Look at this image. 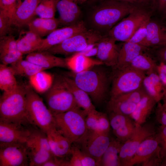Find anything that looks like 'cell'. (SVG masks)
<instances>
[{
	"label": "cell",
	"instance_id": "obj_1",
	"mask_svg": "<svg viewBox=\"0 0 166 166\" xmlns=\"http://www.w3.org/2000/svg\"><path fill=\"white\" fill-rule=\"evenodd\" d=\"M102 65L95 66L80 73L70 72L66 73V76L72 78L96 105L101 104L106 99L111 78V76Z\"/></svg>",
	"mask_w": 166,
	"mask_h": 166
},
{
	"label": "cell",
	"instance_id": "obj_2",
	"mask_svg": "<svg viewBox=\"0 0 166 166\" xmlns=\"http://www.w3.org/2000/svg\"><path fill=\"white\" fill-rule=\"evenodd\" d=\"M136 7L115 0H105L92 10L89 22L93 29L107 33Z\"/></svg>",
	"mask_w": 166,
	"mask_h": 166
},
{
	"label": "cell",
	"instance_id": "obj_3",
	"mask_svg": "<svg viewBox=\"0 0 166 166\" xmlns=\"http://www.w3.org/2000/svg\"><path fill=\"white\" fill-rule=\"evenodd\" d=\"M0 121L31 124L28 118L25 86L18 84L14 89L3 92L0 99Z\"/></svg>",
	"mask_w": 166,
	"mask_h": 166
},
{
	"label": "cell",
	"instance_id": "obj_4",
	"mask_svg": "<svg viewBox=\"0 0 166 166\" xmlns=\"http://www.w3.org/2000/svg\"><path fill=\"white\" fill-rule=\"evenodd\" d=\"M86 115L84 111L79 107L54 115L56 128L73 144L79 140L87 130L85 120Z\"/></svg>",
	"mask_w": 166,
	"mask_h": 166
},
{
	"label": "cell",
	"instance_id": "obj_5",
	"mask_svg": "<svg viewBox=\"0 0 166 166\" xmlns=\"http://www.w3.org/2000/svg\"><path fill=\"white\" fill-rule=\"evenodd\" d=\"M25 87L29 121L31 124L46 133L55 127L54 116L30 86Z\"/></svg>",
	"mask_w": 166,
	"mask_h": 166
},
{
	"label": "cell",
	"instance_id": "obj_6",
	"mask_svg": "<svg viewBox=\"0 0 166 166\" xmlns=\"http://www.w3.org/2000/svg\"><path fill=\"white\" fill-rule=\"evenodd\" d=\"M146 75L144 72L130 65L112 69L110 97L129 93L141 87Z\"/></svg>",
	"mask_w": 166,
	"mask_h": 166
},
{
	"label": "cell",
	"instance_id": "obj_7",
	"mask_svg": "<svg viewBox=\"0 0 166 166\" xmlns=\"http://www.w3.org/2000/svg\"><path fill=\"white\" fill-rule=\"evenodd\" d=\"M45 93L48 107L53 115L78 107L61 75L54 76L51 87Z\"/></svg>",
	"mask_w": 166,
	"mask_h": 166
},
{
	"label": "cell",
	"instance_id": "obj_8",
	"mask_svg": "<svg viewBox=\"0 0 166 166\" xmlns=\"http://www.w3.org/2000/svg\"><path fill=\"white\" fill-rule=\"evenodd\" d=\"M150 19L149 13L145 8L136 7L107 34L116 41L127 42L138 29Z\"/></svg>",
	"mask_w": 166,
	"mask_h": 166
},
{
	"label": "cell",
	"instance_id": "obj_9",
	"mask_svg": "<svg viewBox=\"0 0 166 166\" xmlns=\"http://www.w3.org/2000/svg\"><path fill=\"white\" fill-rule=\"evenodd\" d=\"M103 36L101 33L96 30L87 29L73 35L46 51L54 55H71L81 52L89 45L98 42Z\"/></svg>",
	"mask_w": 166,
	"mask_h": 166
},
{
	"label": "cell",
	"instance_id": "obj_10",
	"mask_svg": "<svg viewBox=\"0 0 166 166\" xmlns=\"http://www.w3.org/2000/svg\"><path fill=\"white\" fill-rule=\"evenodd\" d=\"M160 147L156 133L146 139L141 144L126 166H161Z\"/></svg>",
	"mask_w": 166,
	"mask_h": 166
},
{
	"label": "cell",
	"instance_id": "obj_11",
	"mask_svg": "<svg viewBox=\"0 0 166 166\" xmlns=\"http://www.w3.org/2000/svg\"><path fill=\"white\" fill-rule=\"evenodd\" d=\"M157 129L151 124H136L134 132L130 137L122 143L121 147L119 156L121 166H126L141 144L148 137L155 134Z\"/></svg>",
	"mask_w": 166,
	"mask_h": 166
},
{
	"label": "cell",
	"instance_id": "obj_12",
	"mask_svg": "<svg viewBox=\"0 0 166 166\" xmlns=\"http://www.w3.org/2000/svg\"><path fill=\"white\" fill-rule=\"evenodd\" d=\"M110 140L109 133H101L87 129L74 143L81 150L95 159L99 166L101 157Z\"/></svg>",
	"mask_w": 166,
	"mask_h": 166
},
{
	"label": "cell",
	"instance_id": "obj_13",
	"mask_svg": "<svg viewBox=\"0 0 166 166\" xmlns=\"http://www.w3.org/2000/svg\"><path fill=\"white\" fill-rule=\"evenodd\" d=\"M147 93L143 85L134 91L110 97L107 104V110L109 113L130 117L138 103Z\"/></svg>",
	"mask_w": 166,
	"mask_h": 166
},
{
	"label": "cell",
	"instance_id": "obj_14",
	"mask_svg": "<svg viewBox=\"0 0 166 166\" xmlns=\"http://www.w3.org/2000/svg\"><path fill=\"white\" fill-rule=\"evenodd\" d=\"M29 166L26 143L0 144V166Z\"/></svg>",
	"mask_w": 166,
	"mask_h": 166
},
{
	"label": "cell",
	"instance_id": "obj_15",
	"mask_svg": "<svg viewBox=\"0 0 166 166\" xmlns=\"http://www.w3.org/2000/svg\"><path fill=\"white\" fill-rule=\"evenodd\" d=\"M32 125L0 121V144L26 142Z\"/></svg>",
	"mask_w": 166,
	"mask_h": 166
},
{
	"label": "cell",
	"instance_id": "obj_16",
	"mask_svg": "<svg viewBox=\"0 0 166 166\" xmlns=\"http://www.w3.org/2000/svg\"><path fill=\"white\" fill-rule=\"evenodd\" d=\"M87 29L82 21L69 26L57 29L49 34L42 42L37 51H46L73 35Z\"/></svg>",
	"mask_w": 166,
	"mask_h": 166
},
{
	"label": "cell",
	"instance_id": "obj_17",
	"mask_svg": "<svg viewBox=\"0 0 166 166\" xmlns=\"http://www.w3.org/2000/svg\"><path fill=\"white\" fill-rule=\"evenodd\" d=\"M116 41L107 34L103 35L98 43L96 57L103 64L112 68L117 62L120 49Z\"/></svg>",
	"mask_w": 166,
	"mask_h": 166
},
{
	"label": "cell",
	"instance_id": "obj_18",
	"mask_svg": "<svg viewBox=\"0 0 166 166\" xmlns=\"http://www.w3.org/2000/svg\"><path fill=\"white\" fill-rule=\"evenodd\" d=\"M42 0H18L12 19L13 26L21 27L27 24L36 15V9Z\"/></svg>",
	"mask_w": 166,
	"mask_h": 166
},
{
	"label": "cell",
	"instance_id": "obj_19",
	"mask_svg": "<svg viewBox=\"0 0 166 166\" xmlns=\"http://www.w3.org/2000/svg\"><path fill=\"white\" fill-rule=\"evenodd\" d=\"M77 4L73 0H56V8L59 14V25L69 26L80 21L81 11Z\"/></svg>",
	"mask_w": 166,
	"mask_h": 166
},
{
	"label": "cell",
	"instance_id": "obj_20",
	"mask_svg": "<svg viewBox=\"0 0 166 166\" xmlns=\"http://www.w3.org/2000/svg\"><path fill=\"white\" fill-rule=\"evenodd\" d=\"M0 59L2 63L10 65L23 58L17 47L16 40L9 34L0 37Z\"/></svg>",
	"mask_w": 166,
	"mask_h": 166
},
{
	"label": "cell",
	"instance_id": "obj_21",
	"mask_svg": "<svg viewBox=\"0 0 166 166\" xmlns=\"http://www.w3.org/2000/svg\"><path fill=\"white\" fill-rule=\"evenodd\" d=\"M51 151L53 156L63 158L71 154L73 143L54 127L46 133Z\"/></svg>",
	"mask_w": 166,
	"mask_h": 166
},
{
	"label": "cell",
	"instance_id": "obj_22",
	"mask_svg": "<svg viewBox=\"0 0 166 166\" xmlns=\"http://www.w3.org/2000/svg\"><path fill=\"white\" fill-rule=\"evenodd\" d=\"M26 59L45 70L54 67L67 68L65 58L55 56L47 51L27 54Z\"/></svg>",
	"mask_w": 166,
	"mask_h": 166
},
{
	"label": "cell",
	"instance_id": "obj_23",
	"mask_svg": "<svg viewBox=\"0 0 166 166\" xmlns=\"http://www.w3.org/2000/svg\"><path fill=\"white\" fill-rule=\"evenodd\" d=\"M65 60L67 68L74 73H80L95 66L103 65L98 59L87 56L81 52L73 54Z\"/></svg>",
	"mask_w": 166,
	"mask_h": 166
},
{
	"label": "cell",
	"instance_id": "obj_24",
	"mask_svg": "<svg viewBox=\"0 0 166 166\" xmlns=\"http://www.w3.org/2000/svg\"><path fill=\"white\" fill-rule=\"evenodd\" d=\"M62 78L72 93L77 106L87 114L95 109L88 94L79 87L73 79L66 76L62 75Z\"/></svg>",
	"mask_w": 166,
	"mask_h": 166
},
{
	"label": "cell",
	"instance_id": "obj_25",
	"mask_svg": "<svg viewBox=\"0 0 166 166\" xmlns=\"http://www.w3.org/2000/svg\"><path fill=\"white\" fill-rule=\"evenodd\" d=\"M148 47L128 42H124L119 49L117 63L112 69L130 65L139 55L144 52Z\"/></svg>",
	"mask_w": 166,
	"mask_h": 166
},
{
	"label": "cell",
	"instance_id": "obj_26",
	"mask_svg": "<svg viewBox=\"0 0 166 166\" xmlns=\"http://www.w3.org/2000/svg\"><path fill=\"white\" fill-rule=\"evenodd\" d=\"M147 35L141 45L147 47L166 44V34L157 22L149 19L145 24Z\"/></svg>",
	"mask_w": 166,
	"mask_h": 166
},
{
	"label": "cell",
	"instance_id": "obj_27",
	"mask_svg": "<svg viewBox=\"0 0 166 166\" xmlns=\"http://www.w3.org/2000/svg\"><path fill=\"white\" fill-rule=\"evenodd\" d=\"M156 104L155 100L147 93L138 103L130 117L135 124H144Z\"/></svg>",
	"mask_w": 166,
	"mask_h": 166
},
{
	"label": "cell",
	"instance_id": "obj_28",
	"mask_svg": "<svg viewBox=\"0 0 166 166\" xmlns=\"http://www.w3.org/2000/svg\"><path fill=\"white\" fill-rule=\"evenodd\" d=\"M143 85L147 93L152 97L157 103L162 100L166 90V86L162 83L156 73L146 75Z\"/></svg>",
	"mask_w": 166,
	"mask_h": 166
},
{
	"label": "cell",
	"instance_id": "obj_29",
	"mask_svg": "<svg viewBox=\"0 0 166 166\" xmlns=\"http://www.w3.org/2000/svg\"><path fill=\"white\" fill-rule=\"evenodd\" d=\"M59 25L58 19L39 17L33 19L28 24L30 30L41 37L47 36Z\"/></svg>",
	"mask_w": 166,
	"mask_h": 166
},
{
	"label": "cell",
	"instance_id": "obj_30",
	"mask_svg": "<svg viewBox=\"0 0 166 166\" xmlns=\"http://www.w3.org/2000/svg\"><path fill=\"white\" fill-rule=\"evenodd\" d=\"M54 76L45 70L39 72L29 77L30 86L38 93H45L51 87Z\"/></svg>",
	"mask_w": 166,
	"mask_h": 166
},
{
	"label": "cell",
	"instance_id": "obj_31",
	"mask_svg": "<svg viewBox=\"0 0 166 166\" xmlns=\"http://www.w3.org/2000/svg\"><path fill=\"white\" fill-rule=\"evenodd\" d=\"M122 143L117 138H111L109 145L101 157L99 166H121L119 155Z\"/></svg>",
	"mask_w": 166,
	"mask_h": 166
},
{
	"label": "cell",
	"instance_id": "obj_32",
	"mask_svg": "<svg viewBox=\"0 0 166 166\" xmlns=\"http://www.w3.org/2000/svg\"><path fill=\"white\" fill-rule=\"evenodd\" d=\"M30 166H42L53 156L52 153L29 141L26 142Z\"/></svg>",
	"mask_w": 166,
	"mask_h": 166
},
{
	"label": "cell",
	"instance_id": "obj_33",
	"mask_svg": "<svg viewBox=\"0 0 166 166\" xmlns=\"http://www.w3.org/2000/svg\"><path fill=\"white\" fill-rule=\"evenodd\" d=\"M15 76L10 66L0 64V89L3 92L11 91L18 86Z\"/></svg>",
	"mask_w": 166,
	"mask_h": 166
},
{
	"label": "cell",
	"instance_id": "obj_34",
	"mask_svg": "<svg viewBox=\"0 0 166 166\" xmlns=\"http://www.w3.org/2000/svg\"><path fill=\"white\" fill-rule=\"evenodd\" d=\"M157 65L155 60L144 52L137 56L130 64L132 66L144 72L146 75L157 73Z\"/></svg>",
	"mask_w": 166,
	"mask_h": 166
},
{
	"label": "cell",
	"instance_id": "obj_35",
	"mask_svg": "<svg viewBox=\"0 0 166 166\" xmlns=\"http://www.w3.org/2000/svg\"><path fill=\"white\" fill-rule=\"evenodd\" d=\"M15 75L28 78L41 71L44 69L23 58L10 65Z\"/></svg>",
	"mask_w": 166,
	"mask_h": 166
},
{
	"label": "cell",
	"instance_id": "obj_36",
	"mask_svg": "<svg viewBox=\"0 0 166 166\" xmlns=\"http://www.w3.org/2000/svg\"><path fill=\"white\" fill-rule=\"evenodd\" d=\"M70 160L68 166H96L98 164L93 158L81 150L76 145H72Z\"/></svg>",
	"mask_w": 166,
	"mask_h": 166
},
{
	"label": "cell",
	"instance_id": "obj_37",
	"mask_svg": "<svg viewBox=\"0 0 166 166\" xmlns=\"http://www.w3.org/2000/svg\"><path fill=\"white\" fill-rule=\"evenodd\" d=\"M56 1L42 0L36 9V15L42 18H54L56 10Z\"/></svg>",
	"mask_w": 166,
	"mask_h": 166
},
{
	"label": "cell",
	"instance_id": "obj_38",
	"mask_svg": "<svg viewBox=\"0 0 166 166\" xmlns=\"http://www.w3.org/2000/svg\"><path fill=\"white\" fill-rule=\"evenodd\" d=\"M16 42L18 49L23 55L37 51L41 45L22 36L17 39Z\"/></svg>",
	"mask_w": 166,
	"mask_h": 166
},
{
	"label": "cell",
	"instance_id": "obj_39",
	"mask_svg": "<svg viewBox=\"0 0 166 166\" xmlns=\"http://www.w3.org/2000/svg\"><path fill=\"white\" fill-rule=\"evenodd\" d=\"M156 134L160 147L161 166H166V126L160 125L157 128Z\"/></svg>",
	"mask_w": 166,
	"mask_h": 166
},
{
	"label": "cell",
	"instance_id": "obj_40",
	"mask_svg": "<svg viewBox=\"0 0 166 166\" xmlns=\"http://www.w3.org/2000/svg\"><path fill=\"white\" fill-rule=\"evenodd\" d=\"M18 0H0V11L13 17Z\"/></svg>",
	"mask_w": 166,
	"mask_h": 166
},
{
	"label": "cell",
	"instance_id": "obj_41",
	"mask_svg": "<svg viewBox=\"0 0 166 166\" xmlns=\"http://www.w3.org/2000/svg\"><path fill=\"white\" fill-rule=\"evenodd\" d=\"M12 26L11 18L0 11V37L7 35L11 31Z\"/></svg>",
	"mask_w": 166,
	"mask_h": 166
},
{
	"label": "cell",
	"instance_id": "obj_42",
	"mask_svg": "<svg viewBox=\"0 0 166 166\" xmlns=\"http://www.w3.org/2000/svg\"><path fill=\"white\" fill-rule=\"evenodd\" d=\"M101 113L95 109L87 114L85 118L87 129L95 131Z\"/></svg>",
	"mask_w": 166,
	"mask_h": 166
},
{
	"label": "cell",
	"instance_id": "obj_43",
	"mask_svg": "<svg viewBox=\"0 0 166 166\" xmlns=\"http://www.w3.org/2000/svg\"><path fill=\"white\" fill-rule=\"evenodd\" d=\"M110 127L109 118L107 114L101 112L96 129L94 131L101 133L108 134L109 133Z\"/></svg>",
	"mask_w": 166,
	"mask_h": 166
},
{
	"label": "cell",
	"instance_id": "obj_44",
	"mask_svg": "<svg viewBox=\"0 0 166 166\" xmlns=\"http://www.w3.org/2000/svg\"><path fill=\"white\" fill-rule=\"evenodd\" d=\"M146 23L138 29L127 42L141 45L145 39L147 35Z\"/></svg>",
	"mask_w": 166,
	"mask_h": 166
},
{
	"label": "cell",
	"instance_id": "obj_45",
	"mask_svg": "<svg viewBox=\"0 0 166 166\" xmlns=\"http://www.w3.org/2000/svg\"><path fill=\"white\" fill-rule=\"evenodd\" d=\"M156 118L160 125L166 126V104L157 103L155 110Z\"/></svg>",
	"mask_w": 166,
	"mask_h": 166
},
{
	"label": "cell",
	"instance_id": "obj_46",
	"mask_svg": "<svg viewBox=\"0 0 166 166\" xmlns=\"http://www.w3.org/2000/svg\"><path fill=\"white\" fill-rule=\"evenodd\" d=\"M128 3L135 6L145 8L149 5L153 6V0H115Z\"/></svg>",
	"mask_w": 166,
	"mask_h": 166
},
{
	"label": "cell",
	"instance_id": "obj_47",
	"mask_svg": "<svg viewBox=\"0 0 166 166\" xmlns=\"http://www.w3.org/2000/svg\"><path fill=\"white\" fill-rule=\"evenodd\" d=\"M61 159L53 156L42 166H68V161H64Z\"/></svg>",
	"mask_w": 166,
	"mask_h": 166
},
{
	"label": "cell",
	"instance_id": "obj_48",
	"mask_svg": "<svg viewBox=\"0 0 166 166\" xmlns=\"http://www.w3.org/2000/svg\"><path fill=\"white\" fill-rule=\"evenodd\" d=\"M157 73L162 83L166 86V64L161 62L158 64Z\"/></svg>",
	"mask_w": 166,
	"mask_h": 166
},
{
	"label": "cell",
	"instance_id": "obj_49",
	"mask_svg": "<svg viewBox=\"0 0 166 166\" xmlns=\"http://www.w3.org/2000/svg\"><path fill=\"white\" fill-rule=\"evenodd\" d=\"M98 42L91 44L81 52L85 55L91 57L96 56L98 49Z\"/></svg>",
	"mask_w": 166,
	"mask_h": 166
},
{
	"label": "cell",
	"instance_id": "obj_50",
	"mask_svg": "<svg viewBox=\"0 0 166 166\" xmlns=\"http://www.w3.org/2000/svg\"><path fill=\"white\" fill-rule=\"evenodd\" d=\"M161 46L156 53L157 58L159 62L166 64V44Z\"/></svg>",
	"mask_w": 166,
	"mask_h": 166
},
{
	"label": "cell",
	"instance_id": "obj_51",
	"mask_svg": "<svg viewBox=\"0 0 166 166\" xmlns=\"http://www.w3.org/2000/svg\"><path fill=\"white\" fill-rule=\"evenodd\" d=\"M153 6L160 12L166 13V0H153Z\"/></svg>",
	"mask_w": 166,
	"mask_h": 166
},
{
	"label": "cell",
	"instance_id": "obj_52",
	"mask_svg": "<svg viewBox=\"0 0 166 166\" xmlns=\"http://www.w3.org/2000/svg\"><path fill=\"white\" fill-rule=\"evenodd\" d=\"M87 0H73V1L77 4L83 3Z\"/></svg>",
	"mask_w": 166,
	"mask_h": 166
},
{
	"label": "cell",
	"instance_id": "obj_53",
	"mask_svg": "<svg viewBox=\"0 0 166 166\" xmlns=\"http://www.w3.org/2000/svg\"><path fill=\"white\" fill-rule=\"evenodd\" d=\"M162 100L163 101V103L166 104V90Z\"/></svg>",
	"mask_w": 166,
	"mask_h": 166
},
{
	"label": "cell",
	"instance_id": "obj_54",
	"mask_svg": "<svg viewBox=\"0 0 166 166\" xmlns=\"http://www.w3.org/2000/svg\"><path fill=\"white\" fill-rule=\"evenodd\" d=\"M91 0L92 1H97L102 0Z\"/></svg>",
	"mask_w": 166,
	"mask_h": 166
},
{
	"label": "cell",
	"instance_id": "obj_55",
	"mask_svg": "<svg viewBox=\"0 0 166 166\" xmlns=\"http://www.w3.org/2000/svg\"><path fill=\"white\" fill-rule=\"evenodd\" d=\"M164 30H165V33H166V26H165V27L164 28Z\"/></svg>",
	"mask_w": 166,
	"mask_h": 166
}]
</instances>
